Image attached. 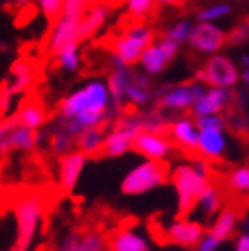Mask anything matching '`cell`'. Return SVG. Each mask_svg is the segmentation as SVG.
Instances as JSON below:
<instances>
[{
	"label": "cell",
	"mask_w": 249,
	"mask_h": 251,
	"mask_svg": "<svg viewBox=\"0 0 249 251\" xmlns=\"http://www.w3.org/2000/svg\"><path fill=\"white\" fill-rule=\"evenodd\" d=\"M153 100H155L153 78H149L143 72L135 70L127 90H124V106H133L137 110H141L145 106H151Z\"/></svg>",
	"instance_id": "cell-19"
},
{
	"label": "cell",
	"mask_w": 249,
	"mask_h": 251,
	"mask_svg": "<svg viewBox=\"0 0 249 251\" xmlns=\"http://www.w3.org/2000/svg\"><path fill=\"white\" fill-rule=\"evenodd\" d=\"M110 15H113V6H110L108 2H98L96 6L86 10L84 15L80 17L82 39L88 41V39H92V37H96L98 33L106 27Z\"/></svg>",
	"instance_id": "cell-24"
},
{
	"label": "cell",
	"mask_w": 249,
	"mask_h": 251,
	"mask_svg": "<svg viewBox=\"0 0 249 251\" xmlns=\"http://www.w3.org/2000/svg\"><path fill=\"white\" fill-rule=\"evenodd\" d=\"M202 82L204 86H217V88H231L235 90L241 84V64H237L227 53H215L204 59L202 68L194 72V78Z\"/></svg>",
	"instance_id": "cell-6"
},
{
	"label": "cell",
	"mask_w": 249,
	"mask_h": 251,
	"mask_svg": "<svg viewBox=\"0 0 249 251\" xmlns=\"http://www.w3.org/2000/svg\"><path fill=\"white\" fill-rule=\"evenodd\" d=\"M102 143H104V127L84 129L76 135V149L82 151L86 157L100 155L102 153Z\"/></svg>",
	"instance_id": "cell-29"
},
{
	"label": "cell",
	"mask_w": 249,
	"mask_h": 251,
	"mask_svg": "<svg viewBox=\"0 0 249 251\" xmlns=\"http://www.w3.org/2000/svg\"><path fill=\"white\" fill-rule=\"evenodd\" d=\"M225 186L233 194H249V164L233 168L225 178Z\"/></svg>",
	"instance_id": "cell-33"
},
{
	"label": "cell",
	"mask_w": 249,
	"mask_h": 251,
	"mask_svg": "<svg viewBox=\"0 0 249 251\" xmlns=\"http://www.w3.org/2000/svg\"><path fill=\"white\" fill-rule=\"evenodd\" d=\"M241 84L249 88V66H241Z\"/></svg>",
	"instance_id": "cell-45"
},
{
	"label": "cell",
	"mask_w": 249,
	"mask_h": 251,
	"mask_svg": "<svg viewBox=\"0 0 249 251\" xmlns=\"http://www.w3.org/2000/svg\"><path fill=\"white\" fill-rule=\"evenodd\" d=\"M33 2L47 21L57 19L61 15V8H64V0H33Z\"/></svg>",
	"instance_id": "cell-38"
},
{
	"label": "cell",
	"mask_w": 249,
	"mask_h": 251,
	"mask_svg": "<svg viewBox=\"0 0 249 251\" xmlns=\"http://www.w3.org/2000/svg\"><path fill=\"white\" fill-rule=\"evenodd\" d=\"M123 6L133 21H145L155 10L157 2L155 0H123Z\"/></svg>",
	"instance_id": "cell-35"
},
{
	"label": "cell",
	"mask_w": 249,
	"mask_h": 251,
	"mask_svg": "<svg viewBox=\"0 0 249 251\" xmlns=\"http://www.w3.org/2000/svg\"><path fill=\"white\" fill-rule=\"evenodd\" d=\"M15 100H17V96L12 94L4 84L0 86V119L12 115V108H15Z\"/></svg>",
	"instance_id": "cell-40"
},
{
	"label": "cell",
	"mask_w": 249,
	"mask_h": 251,
	"mask_svg": "<svg viewBox=\"0 0 249 251\" xmlns=\"http://www.w3.org/2000/svg\"><path fill=\"white\" fill-rule=\"evenodd\" d=\"M178 53H180V45H176L170 39H164V37H159V39H155L141 53L137 66H139V72H143L145 76L157 78L170 68V64L176 59Z\"/></svg>",
	"instance_id": "cell-9"
},
{
	"label": "cell",
	"mask_w": 249,
	"mask_h": 251,
	"mask_svg": "<svg viewBox=\"0 0 249 251\" xmlns=\"http://www.w3.org/2000/svg\"><path fill=\"white\" fill-rule=\"evenodd\" d=\"M221 208H223V192H221L219 186H215L210 182L200 192V196L196 198V204H194L192 212H196L200 219H213Z\"/></svg>",
	"instance_id": "cell-27"
},
{
	"label": "cell",
	"mask_w": 249,
	"mask_h": 251,
	"mask_svg": "<svg viewBox=\"0 0 249 251\" xmlns=\"http://www.w3.org/2000/svg\"><path fill=\"white\" fill-rule=\"evenodd\" d=\"M108 251H151L149 239L137 227H121L106 239Z\"/></svg>",
	"instance_id": "cell-22"
},
{
	"label": "cell",
	"mask_w": 249,
	"mask_h": 251,
	"mask_svg": "<svg viewBox=\"0 0 249 251\" xmlns=\"http://www.w3.org/2000/svg\"><path fill=\"white\" fill-rule=\"evenodd\" d=\"M198 133H200V129H198L192 115H178V117L170 119L168 131H166L174 147H180L182 151H188V153H194Z\"/></svg>",
	"instance_id": "cell-18"
},
{
	"label": "cell",
	"mask_w": 249,
	"mask_h": 251,
	"mask_svg": "<svg viewBox=\"0 0 249 251\" xmlns=\"http://www.w3.org/2000/svg\"><path fill=\"white\" fill-rule=\"evenodd\" d=\"M204 227L202 223H198L196 219L190 217H178L166 225L164 229V237L166 241L178 247H194L198 243V239L202 237Z\"/></svg>",
	"instance_id": "cell-16"
},
{
	"label": "cell",
	"mask_w": 249,
	"mask_h": 251,
	"mask_svg": "<svg viewBox=\"0 0 249 251\" xmlns=\"http://www.w3.org/2000/svg\"><path fill=\"white\" fill-rule=\"evenodd\" d=\"M45 219V200L39 192H25L15 200L17 235L12 251H31L41 233Z\"/></svg>",
	"instance_id": "cell-3"
},
{
	"label": "cell",
	"mask_w": 249,
	"mask_h": 251,
	"mask_svg": "<svg viewBox=\"0 0 249 251\" xmlns=\"http://www.w3.org/2000/svg\"><path fill=\"white\" fill-rule=\"evenodd\" d=\"M239 227V215L235 208H221L217 215L213 217V225H210V233L219 237L221 241L229 239V237L237 231Z\"/></svg>",
	"instance_id": "cell-28"
},
{
	"label": "cell",
	"mask_w": 249,
	"mask_h": 251,
	"mask_svg": "<svg viewBox=\"0 0 249 251\" xmlns=\"http://www.w3.org/2000/svg\"><path fill=\"white\" fill-rule=\"evenodd\" d=\"M133 74H135L133 66H127V64H123V61L110 57V70L104 80H106L108 92H110V98H113L115 106L121 110L124 108V90H127Z\"/></svg>",
	"instance_id": "cell-20"
},
{
	"label": "cell",
	"mask_w": 249,
	"mask_h": 251,
	"mask_svg": "<svg viewBox=\"0 0 249 251\" xmlns=\"http://www.w3.org/2000/svg\"><path fill=\"white\" fill-rule=\"evenodd\" d=\"M235 251H249V231H243L235 239Z\"/></svg>",
	"instance_id": "cell-44"
},
{
	"label": "cell",
	"mask_w": 249,
	"mask_h": 251,
	"mask_svg": "<svg viewBox=\"0 0 249 251\" xmlns=\"http://www.w3.org/2000/svg\"><path fill=\"white\" fill-rule=\"evenodd\" d=\"M4 51H8V43L6 41H0V53H4Z\"/></svg>",
	"instance_id": "cell-48"
},
{
	"label": "cell",
	"mask_w": 249,
	"mask_h": 251,
	"mask_svg": "<svg viewBox=\"0 0 249 251\" xmlns=\"http://www.w3.org/2000/svg\"><path fill=\"white\" fill-rule=\"evenodd\" d=\"M88 164V157H86L78 149H72V151L64 153L59 157L57 164V184L64 192H74L76 186L82 178V174Z\"/></svg>",
	"instance_id": "cell-17"
},
{
	"label": "cell",
	"mask_w": 249,
	"mask_h": 251,
	"mask_svg": "<svg viewBox=\"0 0 249 251\" xmlns=\"http://www.w3.org/2000/svg\"><path fill=\"white\" fill-rule=\"evenodd\" d=\"M133 139L135 135L110 127L108 131H104V143H102V155L106 157H123L129 151H133Z\"/></svg>",
	"instance_id": "cell-25"
},
{
	"label": "cell",
	"mask_w": 249,
	"mask_h": 251,
	"mask_svg": "<svg viewBox=\"0 0 249 251\" xmlns=\"http://www.w3.org/2000/svg\"><path fill=\"white\" fill-rule=\"evenodd\" d=\"M17 125V121H15V117H4V119H0V141L4 139V137L12 131V127H15Z\"/></svg>",
	"instance_id": "cell-43"
},
{
	"label": "cell",
	"mask_w": 249,
	"mask_h": 251,
	"mask_svg": "<svg viewBox=\"0 0 249 251\" xmlns=\"http://www.w3.org/2000/svg\"><path fill=\"white\" fill-rule=\"evenodd\" d=\"M0 251H8V249H0ZM10 251H12V249H10Z\"/></svg>",
	"instance_id": "cell-52"
},
{
	"label": "cell",
	"mask_w": 249,
	"mask_h": 251,
	"mask_svg": "<svg viewBox=\"0 0 249 251\" xmlns=\"http://www.w3.org/2000/svg\"><path fill=\"white\" fill-rule=\"evenodd\" d=\"M0 196H2V186H0Z\"/></svg>",
	"instance_id": "cell-51"
},
{
	"label": "cell",
	"mask_w": 249,
	"mask_h": 251,
	"mask_svg": "<svg viewBox=\"0 0 249 251\" xmlns=\"http://www.w3.org/2000/svg\"><path fill=\"white\" fill-rule=\"evenodd\" d=\"M45 143L49 147V153L61 157L64 153L76 149V135H72L66 127H61L59 123H53L51 127L45 131Z\"/></svg>",
	"instance_id": "cell-26"
},
{
	"label": "cell",
	"mask_w": 249,
	"mask_h": 251,
	"mask_svg": "<svg viewBox=\"0 0 249 251\" xmlns=\"http://www.w3.org/2000/svg\"><path fill=\"white\" fill-rule=\"evenodd\" d=\"M35 80H37V70L33 66V61L27 59V57H17L10 66V72H8V78H6L4 86L15 96H21V94H27L31 90Z\"/></svg>",
	"instance_id": "cell-21"
},
{
	"label": "cell",
	"mask_w": 249,
	"mask_h": 251,
	"mask_svg": "<svg viewBox=\"0 0 249 251\" xmlns=\"http://www.w3.org/2000/svg\"><path fill=\"white\" fill-rule=\"evenodd\" d=\"M45 141V131H33L27 127L15 125L12 131L0 141V155L8 153H33Z\"/></svg>",
	"instance_id": "cell-14"
},
{
	"label": "cell",
	"mask_w": 249,
	"mask_h": 251,
	"mask_svg": "<svg viewBox=\"0 0 249 251\" xmlns=\"http://www.w3.org/2000/svg\"><path fill=\"white\" fill-rule=\"evenodd\" d=\"M172 186L176 190V206L180 217L192 215L196 198L213 180V170L210 164L202 157H194L190 161H182V164L174 166L170 172Z\"/></svg>",
	"instance_id": "cell-2"
},
{
	"label": "cell",
	"mask_w": 249,
	"mask_h": 251,
	"mask_svg": "<svg viewBox=\"0 0 249 251\" xmlns=\"http://www.w3.org/2000/svg\"><path fill=\"white\" fill-rule=\"evenodd\" d=\"M202 88H204V84L198 80L159 86V88H155L157 106L164 110L166 115H172V117L186 115V112L192 110L196 98L202 92Z\"/></svg>",
	"instance_id": "cell-7"
},
{
	"label": "cell",
	"mask_w": 249,
	"mask_h": 251,
	"mask_svg": "<svg viewBox=\"0 0 249 251\" xmlns=\"http://www.w3.org/2000/svg\"><path fill=\"white\" fill-rule=\"evenodd\" d=\"M227 2H231V4H233V2H241V0H227Z\"/></svg>",
	"instance_id": "cell-50"
},
{
	"label": "cell",
	"mask_w": 249,
	"mask_h": 251,
	"mask_svg": "<svg viewBox=\"0 0 249 251\" xmlns=\"http://www.w3.org/2000/svg\"><path fill=\"white\" fill-rule=\"evenodd\" d=\"M82 27H80V19L78 17H68V15H59L57 19L51 21V29H49L47 35V53L55 55L61 49L68 47H76L82 45Z\"/></svg>",
	"instance_id": "cell-10"
},
{
	"label": "cell",
	"mask_w": 249,
	"mask_h": 251,
	"mask_svg": "<svg viewBox=\"0 0 249 251\" xmlns=\"http://www.w3.org/2000/svg\"><path fill=\"white\" fill-rule=\"evenodd\" d=\"M139 112V123H141V131H149V133H166L168 125H170V117L166 115L159 106H145Z\"/></svg>",
	"instance_id": "cell-30"
},
{
	"label": "cell",
	"mask_w": 249,
	"mask_h": 251,
	"mask_svg": "<svg viewBox=\"0 0 249 251\" xmlns=\"http://www.w3.org/2000/svg\"><path fill=\"white\" fill-rule=\"evenodd\" d=\"M174 143L166 133H149L139 131L133 139V151H137L143 159H155V161H168L174 155Z\"/></svg>",
	"instance_id": "cell-12"
},
{
	"label": "cell",
	"mask_w": 249,
	"mask_h": 251,
	"mask_svg": "<svg viewBox=\"0 0 249 251\" xmlns=\"http://www.w3.org/2000/svg\"><path fill=\"white\" fill-rule=\"evenodd\" d=\"M192 21L190 19H178V21H174L172 25H168V27L164 29V33H161V37L164 39H170L174 41L176 45H186V41H188V35L192 31Z\"/></svg>",
	"instance_id": "cell-34"
},
{
	"label": "cell",
	"mask_w": 249,
	"mask_h": 251,
	"mask_svg": "<svg viewBox=\"0 0 249 251\" xmlns=\"http://www.w3.org/2000/svg\"><path fill=\"white\" fill-rule=\"evenodd\" d=\"M98 2H104V0H64V8H61V15L68 17H82L86 10L96 6Z\"/></svg>",
	"instance_id": "cell-37"
},
{
	"label": "cell",
	"mask_w": 249,
	"mask_h": 251,
	"mask_svg": "<svg viewBox=\"0 0 249 251\" xmlns=\"http://www.w3.org/2000/svg\"><path fill=\"white\" fill-rule=\"evenodd\" d=\"M221 243H223V241L219 239V237H215L210 231H204L202 237L198 239V243H196L194 247H196V251H219Z\"/></svg>",
	"instance_id": "cell-42"
},
{
	"label": "cell",
	"mask_w": 249,
	"mask_h": 251,
	"mask_svg": "<svg viewBox=\"0 0 249 251\" xmlns=\"http://www.w3.org/2000/svg\"><path fill=\"white\" fill-rule=\"evenodd\" d=\"M227 129H233L237 133H249V115L235 110L231 119H227Z\"/></svg>",
	"instance_id": "cell-41"
},
{
	"label": "cell",
	"mask_w": 249,
	"mask_h": 251,
	"mask_svg": "<svg viewBox=\"0 0 249 251\" xmlns=\"http://www.w3.org/2000/svg\"><path fill=\"white\" fill-rule=\"evenodd\" d=\"M198 129H227V117L225 115H202L194 117Z\"/></svg>",
	"instance_id": "cell-39"
},
{
	"label": "cell",
	"mask_w": 249,
	"mask_h": 251,
	"mask_svg": "<svg viewBox=\"0 0 249 251\" xmlns=\"http://www.w3.org/2000/svg\"><path fill=\"white\" fill-rule=\"evenodd\" d=\"M12 117H15L17 125H21V127L41 131L47 125V108L43 106L41 100L29 98V100H23L21 106L12 112Z\"/></svg>",
	"instance_id": "cell-23"
},
{
	"label": "cell",
	"mask_w": 249,
	"mask_h": 251,
	"mask_svg": "<svg viewBox=\"0 0 249 251\" xmlns=\"http://www.w3.org/2000/svg\"><path fill=\"white\" fill-rule=\"evenodd\" d=\"M170 180V170L166 161L143 159L141 164L133 166L121 182V192L124 196H143L155 188L164 186Z\"/></svg>",
	"instance_id": "cell-5"
},
{
	"label": "cell",
	"mask_w": 249,
	"mask_h": 251,
	"mask_svg": "<svg viewBox=\"0 0 249 251\" xmlns=\"http://www.w3.org/2000/svg\"><path fill=\"white\" fill-rule=\"evenodd\" d=\"M233 15V4L227 0H219V2L206 4L196 12V23H221Z\"/></svg>",
	"instance_id": "cell-31"
},
{
	"label": "cell",
	"mask_w": 249,
	"mask_h": 251,
	"mask_svg": "<svg viewBox=\"0 0 249 251\" xmlns=\"http://www.w3.org/2000/svg\"><path fill=\"white\" fill-rule=\"evenodd\" d=\"M155 2H157L159 6H176V4L184 2V0H155Z\"/></svg>",
	"instance_id": "cell-46"
},
{
	"label": "cell",
	"mask_w": 249,
	"mask_h": 251,
	"mask_svg": "<svg viewBox=\"0 0 249 251\" xmlns=\"http://www.w3.org/2000/svg\"><path fill=\"white\" fill-rule=\"evenodd\" d=\"M186 45L202 57L221 53L227 45V31L217 23H194Z\"/></svg>",
	"instance_id": "cell-8"
},
{
	"label": "cell",
	"mask_w": 249,
	"mask_h": 251,
	"mask_svg": "<svg viewBox=\"0 0 249 251\" xmlns=\"http://www.w3.org/2000/svg\"><path fill=\"white\" fill-rule=\"evenodd\" d=\"M33 0H15V6L17 8H23V6H27V4H31Z\"/></svg>",
	"instance_id": "cell-47"
},
{
	"label": "cell",
	"mask_w": 249,
	"mask_h": 251,
	"mask_svg": "<svg viewBox=\"0 0 249 251\" xmlns=\"http://www.w3.org/2000/svg\"><path fill=\"white\" fill-rule=\"evenodd\" d=\"M155 41V29L145 21H133L110 41V57L127 66H137L141 53Z\"/></svg>",
	"instance_id": "cell-4"
},
{
	"label": "cell",
	"mask_w": 249,
	"mask_h": 251,
	"mask_svg": "<svg viewBox=\"0 0 249 251\" xmlns=\"http://www.w3.org/2000/svg\"><path fill=\"white\" fill-rule=\"evenodd\" d=\"M241 66H249V53H245V55L241 57Z\"/></svg>",
	"instance_id": "cell-49"
},
{
	"label": "cell",
	"mask_w": 249,
	"mask_h": 251,
	"mask_svg": "<svg viewBox=\"0 0 249 251\" xmlns=\"http://www.w3.org/2000/svg\"><path fill=\"white\" fill-rule=\"evenodd\" d=\"M231 147L229 129H200L194 153L206 161H219L227 155Z\"/></svg>",
	"instance_id": "cell-15"
},
{
	"label": "cell",
	"mask_w": 249,
	"mask_h": 251,
	"mask_svg": "<svg viewBox=\"0 0 249 251\" xmlns=\"http://www.w3.org/2000/svg\"><path fill=\"white\" fill-rule=\"evenodd\" d=\"M55 59V66L57 70L66 72V74H76L82 70V64H84V57H82V49L80 45L76 47H68V49H61L59 53L53 55Z\"/></svg>",
	"instance_id": "cell-32"
},
{
	"label": "cell",
	"mask_w": 249,
	"mask_h": 251,
	"mask_svg": "<svg viewBox=\"0 0 249 251\" xmlns=\"http://www.w3.org/2000/svg\"><path fill=\"white\" fill-rule=\"evenodd\" d=\"M55 251H108V245L98 229H72L59 239Z\"/></svg>",
	"instance_id": "cell-13"
},
{
	"label": "cell",
	"mask_w": 249,
	"mask_h": 251,
	"mask_svg": "<svg viewBox=\"0 0 249 251\" xmlns=\"http://www.w3.org/2000/svg\"><path fill=\"white\" fill-rule=\"evenodd\" d=\"M247 41H249V19H243L231 31H227V45L241 47Z\"/></svg>",
	"instance_id": "cell-36"
},
{
	"label": "cell",
	"mask_w": 249,
	"mask_h": 251,
	"mask_svg": "<svg viewBox=\"0 0 249 251\" xmlns=\"http://www.w3.org/2000/svg\"><path fill=\"white\" fill-rule=\"evenodd\" d=\"M235 90L231 88H217V86H204L200 96L196 98L192 106V117L202 115H225L233 104Z\"/></svg>",
	"instance_id": "cell-11"
},
{
	"label": "cell",
	"mask_w": 249,
	"mask_h": 251,
	"mask_svg": "<svg viewBox=\"0 0 249 251\" xmlns=\"http://www.w3.org/2000/svg\"><path fill=\"white\" fill-rule=\"evenodd\" d=\"M121 112L110 98L104 78H90L70 90L57 102L55 123L66 127L72 135L84 129L106 127Z\"/></svg>",
	"instance_id": "cell-1"
}]
</instances>
